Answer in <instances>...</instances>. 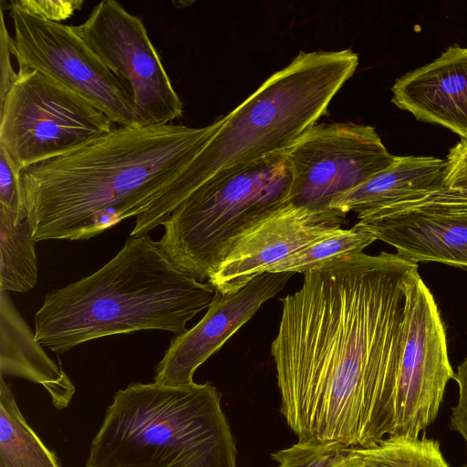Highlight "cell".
<instances>
[{
  "label": "cell",
  "mask_w": 467,
  "mask_h": 467,
  "mask_svg": "<svg viewBox=\"0 0 467 467\" xmlns=\"http://www.w3.org/2000/svg\"><path fill=\"white\" fill-rule=\"evenodd\" d=\"M418 264L347 255L304 274L282 299L271 345L281 412L298 441L369 447L387 438Z\"/></svg>",
  "instance_id": "cell-1"
},
{
  "label": "cell",
  "mask_w": 467,
  "mask_h": 467,
  "mask_svg": "<svg viewBox=\"0 0 467 467\" xmlns=\"http://www.w3.org/2000/svg\"><path fill=\"white\" fill-rule=\"evenodd\" d=\"M212 124L119 126L20 173L36 242L87 240L143 213L217 132Z\"/></svg>",
  "instance_id": "cell-2"
},
{
  "label": "cell",
  "mask_w": 467,
  "mask_h": 467,
  "mask_svg": "<svg viewBox=\"0 0 467 467\" xmlns=\"http://www.w3.org/2000/svg\"><path fill=\"white\" fill-rule=\"evenodd\" d=\"M214 294L209 282L181 269L148 234L130 236L98 271L47 293L34 332L38 343L59 354L112 335L181 334Z\"/></svg>",
  "instance_id": "cell-3"
},
{
  "label": "cell",
  "mask_w": 467,
  "mask_h": 467,
  "mask_svg": "<svg viewBox=\"0 0 467 467\" xmlns=\"http://www.w3.org/2000/svg\"><path fill=\"white\" fill-rule=\"evenodd\" d=\"M351 49L300 51L226 116L194 159L136 217L133 234L164 224L202 184L277 151H284L317 119L355 73Z\"/></svg>",
  "instance_id": "cell-4"
},
{
  "label": "cell",
  "mask_w": 467,
  "mask_h": 467,
  "mask_svg": "<svg viewBox=\"0 0 467 467\" xmlns=\"http://www.w3.org/2000/svg\"><path fill=\"white\" fill-rule=\"evenodd\" d=\"M236 455L210 382L132 383L114 394L86 467H236Z\"/></svg>",
  "instance_id": "cell-5"
},
{
  "label": "cell",
  "mask_w": 467,
  "mask_h": 467,
  "mask_svg": "<svg viewBox=\"0 0 467 467\" xmlns=\"http://www.w3.org/2000/svg\"><path fill=\"white\" fill-rule=\"evenodd\" d=\"M291 181L284 151L214 177L173 210L158 244L184 272L209 280L245 232L289 203Z\"/></svg>",
  "instance_id": "cell-6"
},
{
  "label": "cell",
  "mask_w": 467,
  "mask_h": 467,
  "mask_svg": "<svg viewBox=\"0 0 467 467\" xmlns=\"http://www.w3.org/2000/svg\"><path fill=\"white\" fill-rule=\"evenodd\" d=\"M112 130L113 121L92 102L38 70L18 68L0 101V148L19 174Z\"/></svg>",
  "instance_id": "cell-7"
},
{
  "label": "cell",
  "mask_w": 467,
  "mask_h": 467,
  "mask_svg": "<svg viewBox=\"0 0 467 467\" xmlns=\"http://www.w3.org/2000/svg\"><path fill=\"white\" fill-rule=\"evenodd\" d=\"M284 153L292 181L289 203L313 209L331 202L391 165L389 152L372 126L352 122L316 123Z\"/></svg>",
  "instance_id": "cell-8"
},
{
  "label": "cell",
  "mask_w": 467,
  "mask_h": 467,
  "mask_svg": "<svg viewBox=\"0 0 467 467\" xmlns=\"http://www.w3.org/2000/svg\"><path fill=\"white\" fill-rule=\"evenodd\" d=\"M454 378L438 306L418 275L408 293L405 340L387 438H419L435 420L446 386Z\"/></svg>",
  "instance_id": "cell-9"
},
{
  "label": "cell",
  "mask_w": 467,
  "mask_h": 467,
  "mask_svg": "<svg viewBox=\"0 0 467 467\" xmlns=\"http://www.w3.org/2000/svg\"><path fill=\"white\" fill-rule=\"evenodd\" d=\"M73 29L129 88L137 126L171 124L182 116L183 104L140 17L103 0Z\"/></svg>",
  "instance_id": "cell-10"
},
{
  "label": "cell",
  "mask_w": 467,
  "mask_h": 467,
  "mask_svg": "<svg viewBox=\"0 0 467 467\" xmlns=\"http://www.w3.org/2000/svg\"><path fill=\"white\" fill-rule=\"evenodd\" d=\"M18 68L38 70L88 99L113 123L136 125L129 88L74 31L73 26L26 13L11 2Z\"/></svg>",
  "instance_id": "cell-11"
},
{
  "label": "cell",
  "mask_w": 467,
  "mask_h": 467,
  "mask_svg": "<svg viewBox=\"0 0 467 467\" xmlns=\"http://www.w3.org/2000/svg\"><path fill=\"white\" fill-rule=\"evenodd\" d=\"M346 223L347 213L331 207L287 203L245 232L208 282L223 294L235 292L274 265L339 232Z\"/></svg>",
  "instance_id": "cell-12"
},
{
  "label": "cell",
  "mask_w": 467,
  "mask_h": 467,
  "mask_svg": "<svg viewBox=\"0 0 467 467\" xmlns=\"http://www.w3.org/2000/svg\"><path fill=\"white\" fill-rule=\"evenodd\" d=\"M291 272H265L239 290L214 296L203 317L174 337L156 366L154 382L169 386L192 384L195 370L250 320L259 308L284 289Z\"/></svg>",
  "instance_id": "cell-13"
},
{
  "label": "cell",
  "mask_w": 467,
  "mask_h": 467,
  "mask_svg": "<svg viewBox=\"0 0 467 467\" xmlns=\"http://www.w3.org/2000/svg\"><path fill=\"white\" fill-rule=\"evenodd\" d=\"M358 223L400 256L467 268V213L431 205L392 204L358 214Z\"/></svg>",
  "instance_id": "cell-14"
},
{
  "label": "cell",
  "mask_w": 467,
  "mask_h": 467,
  "mask_svg": "<svg viewBox=\"0 0 467 467\" xmlns=\"http://www.w3.org/2000/svg\"><path fill=\"white\" fill-rule=\"evenodd\" d=\"M391 92V102L416 119L467 138V48L450 46L432 62L396 79Z\"/></svg>",
  "instance_id": "cell-15"
},
{
  "label": "cell",
  "mask_w": 467,
  "mask_h": 467,
  "mask_svg": "<svg viewBox=\"0 0 467 467\" xmlns=\"http://www.w3.org/2000/svg\"><path fill=\"white\" fill-rule=\"evenodd\" d=\"M0 374L40 384L58 410L75 393L69 377L44 351L6 291L0 292Z\"/></svg>",
  "instance_id": "cell-16"
},
{
  "label": "cell",
  "mask_w": 467,
  "mask_h": 467,
  "mask_svg": "<svg viewBox=\"0 0 467 467\" xmlns=\"http://www.w3.org/2000/svg\"><path fill=\"white\" fill-rule=\"evenodd\" d=\"M444 181L445 160L397 156L388 168L337 197L330 207L359 214L442 190Z\"/></svg>",
  "instance_id": "cell-17"
},
{
  "label": "cell",
  "mask_w": 467,
  "mask_h": 467,
  "mask_svg": "<svg viewBox=\"0 0 467 467\" xmlns=\"http://www.w3.org/2000/svg\"><path fill=\"white\" fill-rule=\"evenodd\" d=\"M0 467H61L21 414L10 386L0 380Z\"/></svg>",
  "instance_id": "cell-18"
},
{
  "label": "cell",
  "mask_w": 467,
  "mask_h": 467,
  "mask_svg": "<svg viewBox=\"0 0 467 467\" xmlns=\"http://www.w3.org/2000/svg\"><path fill=\"white\" fill-rule=\"evenodd\" d=\"M36 241L27 218L0 212V290L27 292L37 282Z\"/></svg>",
  "instance_id": "cell-19"
},
{
  "label": "cell",
  "mask_w": 467,
  "mask_h": 467,
  "mask_svg": "<svg viewBox=\"0 0 467 467\" xmlns=\"http://www.w3.org/2000/svg\"><path fill=\"white\" fill-rule=\"evenodd\" d=\"M356 467H451L439 441L427 438L388 437L369 447L348 448Z\"/></svg>",
  "instance_id": "cell-20"
},
{
  "label": "cell",
  "mask_w": 467,
  "mask_h": 467,
  "mask_svg": "<svg viewBox=\"0 0 467 467\" xmlns=\"http://www.w3.org/2000/svg\"><path fill=\"white\" fill-rule=\"evenodd\" d=\"M375 241H377L376 237L367 228L357 223L350 229H341L301 249L274 265L267 272L305 274L338 258L363 253L362 251Z\"/></svg>",
  "instance_id": "cell-21"
},
{
  "label": "cell",
  "mask_w": 467,
  "mask_h": 467,
  "mask_svg": "<svg viewBox=\"0 0 467 467\" xmlns=\"http://www.w3.org/2000/svg\"><path fill=\"white\" fill-rule=\"evenodd\" d=\"M348 448L337 441H298L272 454L276 467H333Z\"/></svg>",
  "instance_id": "cell-22"
},
{
  "label": "cell",
  "mask_w": 467,
  "mask_h": 467,
  "mask_svg": "<svg viewBox=\"0 0 467 467\" xmlns=\"http://www.w3.org/2000/svg\"><path fill=\"white\" fill-rule=\"evenodd\" d=\"M0 212L27 218L20 174L4 149L0 148Z\"/></svg>",
  "instance_id": "cell-23"
},
{
  "label": "cell",
  "mask_w": 467,
  "mask_h": 467,
  "mask_svg": "<svg viewBox=\"0 0 467 467\" xmlns=\"http://www.w3.org/2000/svg\"><path fill=\"white\" fill-rule=\"evenodd\" d=\"M11 3L22 11L43 19L60 23L80 10L83 0H13Z\"/></svg>",
  "instance_id": "cell-24"
},
{
  "label": "cell",
  "mask_w": 467,
  "mask_h": 467,
  "mask_svg": "<svg viewBox=\"0 0 467 467\" xmlns=\"http://www.w3.org/2000/svg\"><path fill=\"white\" fill-rule=\"evenodd\" d=\"M397 204L431 205L451 212L467 213V189L453 190L444 188L424 196L398 202Z\"/></svg>",
  "instance_id": "cell-25"
},
{
  "label": "cell",
  "mask_w": 467,
  "mask_h": 467,
  "mask_svg": "<svg viewBox=\"0 0 467 467\" xmlns=\"http://www.w3.org/2000/svg\"><path fill=\"white\" fill-rule=\"evenodd\" d=\"M0 101L10 90L17 78L15 72L11 56L16 55L14 37H12L6 28L3 9H0Z\"/></svg>",
  "instance_id": "cell-26"
},
{
  "label": "cell",
  "mask_w": 467,
  "mask_h": 467,
  "mask_svg": "<svg viewBox=\"0 0 467 467\" xmlns=\"http://www.w3.org/2000/svg\"><path fill=\"white\" fill-rule=\"evenodd\" d=\"M454 379L458 385V400L451 409L450 426L463 439L467 455V357L458 366ZM463 467H467L466 463Z\"/></svg>",
  "instance_id": "cell-27"
},
{
  "label": "cell",
  "mask_w": 467,
  "mask_h": 467,
  "mask_svg": "<svg viewBox=\"0 0 467 467\" xmlns=\"http://www.w3.org/2000/svg\"><path fill=\"white\" fill-rule=\"evenodd\" d=\"M445 188L467 189V147L458 143L450 149L445 159Z\"/></svg>",
  "instance_id": "cell-28"
},
{
  "label": "cell",
  "mask_w": 467,
  "mask_h": 467,
  "mask_svg": "<svg viewBox=\"0 0 467 467\" xmlns=\"http://www.w3.org/2000/svg\"><path fill=\"white\" fill-rule=\"evenodd\" d=\"M333 467H356L353 465L350 462H348L346 458V454L338 461L337 462Z\"/></svg>",
  "instance_id": "cell-29"
},
{
  "label": "cell",
  "mask_w": 467,
  "mask_h": 467,
  "mask_svg": "<svg viewBox=\"0 0 467 467\" xmlns=\"http://www.w3.org/2000/svg\"><path fill=\"white\" fill-rule=\"evenodd\" d=\"M458 144L460 146H462V147H467V138L466 139H463V140H461Z\"/></svg>",
  "instance_id": "cell-30"
}]
</instances>
